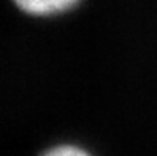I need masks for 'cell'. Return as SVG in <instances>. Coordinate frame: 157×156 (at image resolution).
<instances>
[{
  "label": "cell",
  "instance_id": "obj_1",
  "mask_svg": "<svg viewBox=\"0 0 157 156\" xmlns=\"http://www.w3.org/2000/svg\"><path fill=\"white\" fill-rule=\"evenodd\" d=\"M13 2L25 14L51 18L75 10L81 0H13Z\"/></svg>",
  "mask_w": 157,
  "mask_h": 156
},
{
  "label": "cell",
  "instance_id": "obj_2",
  "mask_svg": "<svg viewBox=\"0 0 157 156\" xmlns=\"http://www.w3.org/2000/svg\"><path fill=\"white\" fill-rule=\"evenodd\" d=\"M40 156H95L87 146L75 142H62L49 146Z\"/></svg>",
  "mask_w": 157,
  "mask_h": 156
}]
</instances>
